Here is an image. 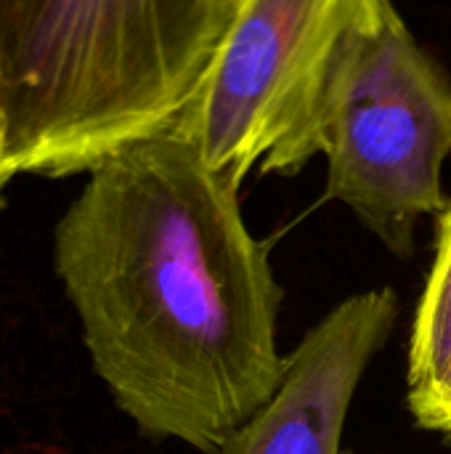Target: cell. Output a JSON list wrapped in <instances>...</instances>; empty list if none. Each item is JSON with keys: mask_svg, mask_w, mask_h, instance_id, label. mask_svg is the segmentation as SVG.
<instances>
[{"mask_svg": "<svg viewBox=\"0 0 451 454\" xmlns=\"http://www.w3.org/2000/svg\"><path fill=\"white\" fill-rule=\"evenodd\" d=\"M53 263L96 375L141 436L215 454L276 391L284 290L239 189L181 125L88 170Z\"/></svg>", "mask_w": 451, "mask_h": 454, "instance_id": "6da1fadb", "label": "cell"}, {"mask_svg": "<svg viewBox=\"0 0 451 454\" xmlns=\"http://www.w3.org/2000/svg\"><path fill=\"white\" fill-rule=\"evenodd\" d=\"M239 0H0V80L16 173L90 170L178 125Z\"/></svg>", "mask_w": 451, "mask_h": 454, "instance_id": "7a4b0ae2", "label": "cell"}, {"mask_svg": "<svg viewBox=\"0 0 451 454\" xmlns=\"http://www.w3.org/2000/svg\"><path fill=\"white\" fill-rule=\"evenodd\" d=\"M391 0H239L178 122L210 173L295 176L322 154L338 80Z\"/></svg>", "mask_w": 451, "mask_h": 454, "instance_id": "3957f363", "label": "cell"}, {"mask_svg": "<svg viewBox=\"0 0 451 454\" xmlns=\"http://www.w3.org/2000/svg\"><path fill=\"white\" fill-rule=\"evenodd\" d=\"M322 154L327 200L346 205L396 258H412L420 221L449 205L451 77L393 3L338 80Z\"/></svg>", "mask_w": 451, "mask_h": 454, "instance_id": "277c9868", "label": "cell"}, {"mask_svg": "<svg viewBox=\"0 0 451 454\" xmlns=\"http://www.w3.org/2000/svg\"><path fill=\"white\" fill-rule=\"evenodd\" d=\"M391 287L356 293L316 322L284 359L276 391L215 454H346L356 388L399 322Z\"/></svg>", "mask_w": 451, "mask_h": 454, "instance_id": "5b68a950", "label": "cell"}, {"mask_svg": "<svg viewBox=\"0 0 451 454\" xmlns=\"http://www.w3.org/2000/svg\"><path fill=\"white\" fill-rule=\"evenodd\" d=\"M436 221V258L417 303L407 359L412 420L431 407L451 375V200Z\"/></svg>", "mask_w": 451, "mask_h": 454, "instance_id": "8992f818", "label": "cell"}, {"mask_svg": "<svg viewBox=\"0 0 451 454\" xmlns=\"http://www.w3.org/2000/svg\"><path fill=\"white\" fill-rule=\"evenodd\" d=\"M415 423L423 428V431H431V434H441L444 439L451 442V375L447 378L444 388L439 391V396L431 402V407L415 418Z\"/></svg>", "mask_w": 451, "mask_h": 454, "instance_id": "52a82bcc", "label": "cell"}, {"mask_svg": "<svg viewBox=\"0 0 451 454\" xmlns=\"http://www.w3.org/2000/svg\"><path fill=\"white\" fill-rule=\"evenodd\" d=\"M16 176L11 165V149H8V114H5V98H3V80H0V189L3 184Z\"/></svg>", "mask_w": 451, "mask_h": 454, "instance_id": "ba28073f", "label": "cell"}]
</instances>
